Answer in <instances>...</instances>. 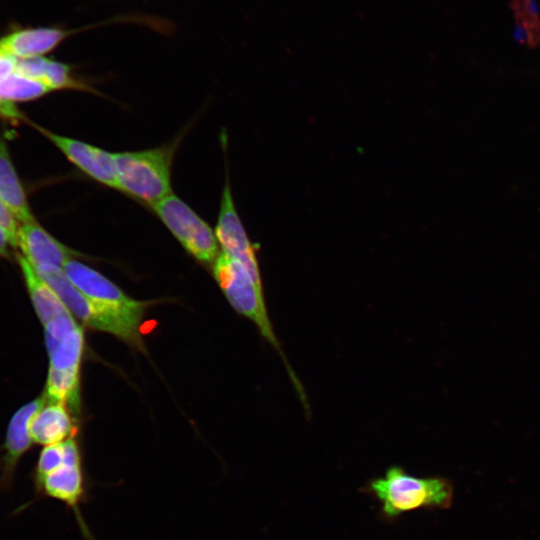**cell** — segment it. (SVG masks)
<instances>
[{"mask_svg": "<svg viewBox=\"0 0 540 540\" xmlns=\"http://www.w3.org/2000/svg\"><path fill=\"white\" fill-rule=\"evenodd\" d=\"M381 504L387 519L422 508H444L452 500V486L441 477H416L399 466H392L366 486Z\"/></svg>", "mask_w": 540, "mask_h": 540, "instance_id": "cell-1", "label": "cell"}, {"mask_svg": "<svg viewBox=\"0 0 540 540\" xmlns=\"http://www.w3.org/2000/svg\"><path fill=\"white\" fill-rule=\"evenodd\" d=\"M36 272L54 290L67 310L85 326L113 334L126 343L143 349L140 334L142 321L89 299L73 285L63 269Z\"/></svg>", "mask_w": 540, "mask_h": 540, "instance_id": "cell-4", "label": "cell"}, {"mask_svg": "<svg viewBox=\"0 0 540 540\" xmlns=\"http://www.w3.org/2000/svg\"><path fill=\"white\" fill-rule=\"evenodd\" d=\"M63 271L73 285L86 297L136 320L142 321L146 309L151 304L129 297L111 280L78 260L66 261Z\"/></svg>", "mask_w": 540, "mask_h": 540, "instance_id": "cell-7", "label": "cell"}, {"mask_svg": "<svg viewBox=\"0 0 540 540\" xmlns=\"http://www.w3.org/2000/svg\"><path fill=\"white\" fill-rule=\"evenodd\" d=\"M35 311L44 325L53 317L67 312L54 290L37 274L31 264L17 255Z\"/></svg>", "mask_w": 540, "mask_h": 540, "instance_id": "cell-14", "label": "cell"}, {"mask_svg": "<svg viewBox=\"0 0 540 540\" xmlns=\"http://www.w3.org/2000/svg\"><path fill=\"white\" fill-rule=\"evenodd\" d=\"M214 231L221 252L239 261L247 269L257 288L263 291L257 257L235 208L228 180L222 191Z\"/></svg>", "mask_w": 540, "mask_h": 540, "instance_id": "cell-8", "label": "cell"}, {"mask_svg": "<svg viewBox=\"0 0 540 540\" xmlns=\"http://www.w3.org/2000/svg\"><path fill=\"white\" fill-rule=\"evenodd\" d=\"M46 399L64 403L77 411L79 408V370L59 371L49 368Z\"/></svg>", "mask_w": 540, "mask_h": 540, "instance_id": "cell-15", "label": "cell"}, {"mask_svg": "<svg viewBox=\"0 0 540 540\" xmlns=\"http://www.w3.org/2000/svg\"><path fill=\"white\" fill-rule=\"evenodd\" d=\"M46 396L25 404L12 416L0 453V494L12 489L18 463L31 448L33 441L30 424L36 413L45 405Z\"/></svg>", "mask_w": 540, "mask_h": 540, "instance_id": "cell-9", "label": "cell"}, {"mask_svg": "<svg viewBox=\"0 0 540 540\" xmlns=\"http://www.w3.org/2000/svg\"><path fill=\"white\" fill-rule=\"evenodd\" d=\"M0 200L20 223L35 220L3 139H0Z\"/></svg>", "mask_w": 540, "mask_h": 540, "instance_id": "cell-13", "label": "cell"}, {"mask_svg": "<svg viewBox=\"0 0 540 540\" xmlns=\"http://www.w3.org/2000/svg\"><path fill=\"white\" fill-rule=\"evenodd\" d=\"M17 243L35 271L63 269L66 261L82 256L55 239L36 220L20 223Z\"/></svg>", "mask_w": 540, "mask_h": 540, "instance_id": "cell-11", "label": "cell"}, {"mask_svg": "<svg viewBox=\"0 0 540 540\" xmlns=\"http://www.w3.org/2000/svg\"><path fill=\"white\" fill-rule=\"evenodd\" d=\"M84 352V333L81 326L63 338L49 354L50 368L67 371L79 370Z\"/></svg>", "mask_w": 540, "mask_h": 540, "instance_id": "cell-16", "label": "cell"}, {"mask_svg": "<svg viewBox=\"0 0 540 540\" xmlns=\"http://www.w3.org/2000/svg\"><path fill=\"white\" fill-rule=\"evenodd\" d=\"M213 274L219 287L232 307L252 320L261 335L276 349L285 363L287 373L297 391L303 406L308 410L307 396L300 380L287 361L280 343L274 333L267 313L263 291L255 285L247 269L237 260L220 252L213 263Z\"/></svg>", "mask_w": 540, "mask_h": 540, "instance_id": "cell-2", "label": "cell"}, {"mask_svg": "<svg viewBox=\"0 0 540 540\" xmlns=\"http://www.w3.org/2000/svg\"><path fill=\"white\" fill-rule=\"evenodd\" d=\"M177 143L114 153L117 190L150 206L170 195L171 168Z\"/></svg>", "mask_w": 540, "mask_h": 540, "instance_id": "cell-3", "label": "cell"}, {"mask_svg": "<svg viewBox=\"0 0 540 540\" xmlns=\"http://www.w3.org/2000/svg\"><path fill=\"white\" fill-rule=\"evenodd\" d=\"M31 481L34 498L18 511L42 498L61 501L73 512L83 537L86 540H95L81 511L89 493V480L85 473L81 449L72 453L58 468Z\"/></svg>", "mask_w": 540, "mask_h": 540, "instance_id": "cell-6", "label": "cell"}, {"mask_svg": "<svg viewBox=\"0 0 540 540\" xmlns=\"http://www.w3.org/2000/svg\"><path fill=\"white\" fill-rule=\"evenodd\" d=\"M45 326V344L50 354L59 342L78 326L74 316L69 312L61 313L50 319Z\"/></svg>", "mask_w": 540, "mask_h": 540, "instance_id": "cell-18", "label": "cell"}, {"mask_svg": "<svg viewBox=\"0 0 540 540\" xmlns=\"http://www.w3.org/2000/svg\"><path fill=\"white\" fill-rule=\"evenodd\" d=\"M0 225L8 232L10 235L14 247L18 246L17 243V233L19 225L17 220L9 211V209L4 205L0 200Z\"/></svg>", "mask_w": 540, "mask_h": 540, "instance_id": "cell-19", "label": "cell"}, {"mask_svg": "<svg viewBox=\"0 0 540 540\" xmlns=\"http://www.w3.org/2000/svg\"><path fill=\"white\" fill-rule=\"evenodd\" d=\"M9 246H13L12 239L8 232L0 225V255L6 256L9 252Z\"/></svg>", "mask_w": 540, "mask_h": 540, "instance_id": "cell-21", "label": "cell"}, {"mask_svg": "<svg viewBox=\"0 0 540 540\" xmlns=\"http://www.w3.org/2000/svg\"><path fill=\"white\" fill-rule=\"evenodd\" d=\"M18 60L16 57L0 50V81L15 73Z\"/></svg>", "mask_w": 540, "mask_h": 540, "instance_id": "cell-20", "label": "cell"}, {"mask_svg": "<svg viewBox=\"0 0 540 540\" xmlns=\"http://www.w3.org/2000/svg\"><path fill=\"white\" fill-rule=\"evenodd\" d=\"M151 207L194 258L203 263L216 261L221 251L215 231L182 199L172 192Z\"/></svg>", "mask_w": 540, "mask_h": 540, "instance_id": "cell-5", "label": "cell"}, {"mask_svg": "<svg viewBox=\"0 0 540 540\" xmlns=\"http://www.w3.org/2000/svg\"><path fill=\"white\" fill-rule=\"evenodd\" d=\"M0 113L6 117L18 118L19 112L16 110L11 102L0 101Z\"/></svg>", "mask_w": 540, "mask_h": 540, "instance_id": "cell-22", "label": "cell"}, {"mask_svg": "<svg viewBox=\"0 0 540 540\" xmlns=\"http://www.w3.org/2000/svg\"><path fill=\"white\" fill-rule=\"evenodd\" d=\"M51 90L42 82L17 74L0 81V101H27L43 96Z\"/></svg>", "mask_w": 540, "mask_h": 540, "instance_id": "cell-17", "label": "cell"}, {"mask_svg": "<svg viewBox=\"0 0 540 540\" xmlns=\"http://www.w3.org/2000/svg\"><path fill=\"white\" fill-rule=\"evenodd\" d=\"M36 128L84 174L114 189L117 187L114 153L89 143Z\"/></svg>", "mask_w": 540, "mask_h": 540, "instance_id": "cell-10", "label": "cell"}, {"mask_svg": "<svg viewBox=\"0 0 540 540\" xmlns=\"http://www.w3.org/2000/svg\"><path fill=\"white\" fill-rule=\"evenodd\" d=\"M30 434L33 443L47 446L76 436L77 426L66 404L50 402L33 417Z\"/></svg>", "mask_w": 540, "mask_h": 540, "instance_id": "cell-12", "label": "cell"}]
</instances>
